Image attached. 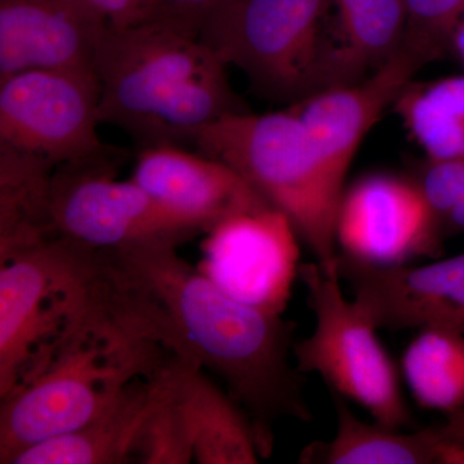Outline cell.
I'll return each mask as SVG.
<instances>
[{
  "label": "cell",
  "mask_w": 464,
  "mask_h": 464,
  "mask_svg": "<svg viewBox=\"0 0 464 464\" xmlns=\"http://www.w3.org/2000/svg\"><path fill=\"white\" fill-rule=\"evenodd\" d=\"M177 248L99 250L101 307L130 335L224 382L248 414L265 459L273 454L279 420H313L304 374L292 362L297 325L231 297Z\"/></svg>",
  "instance_id": "1"
},
{
  "label": "cell",
  "mask_w": 464,
  "mask_h": 464,
  "mask_svg": "<svg viewBox=\"0 0 464 464\" xmlns=\"http://www.w3.org/2000/svg\"><path fill=\"white\" fill-rule=\"evenodd\" d=\"M93 67L101 123L121 128L140 148L191 142L213 121L249 111L215 52L154 24L105 27Z\"/></svg>",
  "instance_id": "2"
},
{
  "label": "cell",
  "mask_w": 464,
  "mask_h": 464,
  "mask_svg": "<svg viewBox=\"0 0 464 464\" xmlns=\"http://www.w3.org/2000/svg\"><path fill=\"white\" fill-rule=\"evenodd\" d=\"M177 362L166 348L128 334L93 302L50 364L2 400L0 463L84 426L130 382L158 377Z\"/></svg>",
  "instance_id": "3"
},
{
  "label": "cell",
  "mask_w": 464,
  "mask_h": 464,
  "mask_svg": "<svg viewBox=\"0 0 464 464\" xmlns=\"http://www.w3.org/2000/svg\"><path fill=\"white\" fill-rule=\"evenodd\" d=\"M197 151L224 161L282 210L324 268H337L335 219L343 192L333 183L306 128L289 109L237 112L195 134Z\"/></svg>",
  "instance_id": "4"
},
{
  "label": "cell",
  "mask_w": 464,
  "mask_h": 464,
  "mask_svg": "<svg viewBox=\"0 0 464 464\" xmlns=\"http://www.w3.org/2000/svg\"><path fill=\"white\" fill-rule=\"evenodd\" d=\"M94 249L65 237L0 264V400L41 373L93 307Z\"/></svg>",
  "instance_id": "5"
},
{
  "label": "cell",
  "mask_w": 464,
  "mask_h": 464,
  "mask_svg": "<svg viewBox=\"0 0 464 464\" xmlns=\"http://www.w3.org/2000/svg\"><path fill=\"white\" fill-rule=\"evenodd\" d=\"M331 0H226L199 39L265 99L292 103L326 87Z\"/></svg>",
  "instance_id": "6"
},
{
  "label": "cell",
  "mask_w": 464,
  "mask_h": 464,
  "mask_svg": "<svg viewBox=\"0 0 464 464\" xmlns=\"http://www.w3.org/2000/svg\"><path fill=\"white\" fill-rule=\"evenodd\" d=\"M298 277L315 316L313 334L293 346L298 371L320 375L331 392L362 406L382 426L401 430L411 424L398 368L373 320L344 295L337 268L301 264Z\"/></svg>",
  "instance_id": "7"
},
{
  "label": "cell",
  "mask_w": 464,
  "mask_h": 464,
  "mask_svg": "<svg viewBox=\"0 0 464 464\" xmlns=\"http://www.w3.org/2000/svg\"><path fill=\"white\" fill-rule=\"evenodd\" d=\"M94 69H34L0 79V142L58 167L118 160L101 141Z\"/></svg>",
  "instance_id": "8"
},
{
  "label": "cell",
  "mask_w": 464,
  "mask_h": 464,
  "mask_svg": "<svg viewBox=\"0 0 464 464\" xmlns=\"http://www.w3.org/2000/svg\"><path fill=\"white\" fill-rule=\"evenodd\" d=\"M52 217L57 237L93 249L179 246L201 234L132 179L118 181L116 160L56 168Z\"/></svg>",
  "instance_id": "9"
},
{
  "label": "cell",
  "mask_w": 464,
  "mask_h": 464,
  "mask_svg": "<svg viewBox=\"0 0 464 464\" xmlns=\"http://www.w3.org/2000/svg\"><path fill=\"white\" fill-rule=\"evenodd\" d=\"M444 234L413 177L366 174L344 188L337 219L338 252L375 266L438 259Z\"/></svg>",
  "instance_id": "10"
},
{
  "label": "cell",
  "mask_w": 464,
  "mask_h": 464,
  "mask_svg": "<svg viewBox=\"0 0 464 464\" xmlns=\"http://www.w3.org/2000/svg\"><path fill=\"white\" fill-rule=\"evenodd\" d=\"M299 240L276 208L237 213L206 232L198 268L237 301L283 315L301 266Z\"/></svg>",
  "instance_id": "11"
},
{
  "label": "cell",
  "mask_w": 464,
  "mask_h": 464,
  "mask_svg": "<svg viewBox=\"0 0 464 464\" xmlns=\"http://www.w3.org/2000/svg\"><path fill=\"white\" fill-rule=\"evenodd\" d=\"M337 271L378 329L464 334V253L420 266L369 265L338 253Z\"/></svg>",
  "instance_id": "12"
},
{
  "label": "cell",
  "mask_w": 464,
  "mask_h": 464,
  "mask_svg": "<svg viewBox=\"0 0 464 464\" xmlns=\"http://www.w3.org/2000/svg\"><path fill=\"white\" fill-rule=\"evenodd\" d=\"M426 63L422 54L401 44L384 65L362 81L324 88L290 105L342 192L366 134Z\"/></svg>",
  "instance_id": "13"
},
{
  "label": "cell",
  "mask_w": 464,
  "mask_h": 464,
  "mask_svg": "<svg viewBox=\"0 0 464 464\" xmlns=\"http://www.w3.org/2000/svg\"><path fill=\"white\" fill-rule=\"evenodd\" d=\"M130 179L201 234L227 217L273 207L224 161L174 143L140 149Z\"/></svg>",
  "instance_id": "14"
},
{
  "label": "cell",
  "mask_w": 464,
  "mask_h": 464,
  "mask_svg": "<svg viewBox=\"0 0 464 464\" xmlns=\"http://www.w3.org/2000/svg\"><path fill=\"white\" fill-rule=\"evenodd\" d=\"M105 27L81 0H0V79L34 69H94Z\"/></svg>",
  "instance_id": "15"
},
{
  "label": "cell",
  "mask_w": 464,
  "mask_h": 464,
  "mask_svg": "<svg viewBox=\"0 0 464 464\" xmlns=\"http://www.w3.org/2000/svg\"><path fill=\"white\" fill-rule=\"evenodd\" d=\"M181 362L158 377L137 378L84 426L18 451L8 464H127L146 418Z\"/></svg>",
  "instance_id": "16"
},
{
  "label": "cell",
  "mask_w": 464,
  "mask_h": 464,
  "mask_svg": "<svg viewBox=\"0 0 464 464\" xmlns=\"http://www.w3.org/2000/svg\"><path fill=\"white\" fill-rule=\"evenodd\" d=\"M174 392L190 427L195 463L257 464L262 459L248 414L207 372L183 365Z\"/></svg>",
  "instance_id": "17"
},
{
  "label": "cell",
  "mask_w": 464,
  "mask_h": 464,
  "mask_svg": "<svg viewBox=\"0 0 464 464\" xmlns=\"http://www.w3.org/2000/svg\"><path fill=\"white\" fill-rule=\"evenodd\" d=\"M337 38L326 54V87L355 83L387 63L404 42L406 0H331Z\"/></svg>",
  "instance_id": "18"
},
{
  "label": "cell",
  "mask_w": 464,
  "mask_h": 464,
  "mask_svg": "<svg viewBox=\"0 0 464 464\" xmlns=\"http://www.w3.org/2000/svg\"><path fill=\"white\" fill-rule=\"evenodd\" d=\"M47 159L0 142V264L54 237Z\"/></svg>",
  "instance_id": "19"
},
{
  "label": "cell",
  "mask_w": 464,
  "mask_h": 464,
  "mask_svg": "<svg viewBox=\"0 0 464 464\" xmlns=\"http://www.w3.org/2000/svg\"><path fill=\"white\" fill-rule=\"evenodd\" d=\"M332 393L337 430L329 441H314L302 450L304 464H436L435 427L411 433L356 417L347 399Z\"/></svg>",
  "instance_id": "20"
},
{
  "label": "cell",
  "mask_w": 464,
  "mask_h": 464,
  "mask_svg": "<svg viewBox=\"0 0 464 464\" xmlns=\"http://www.w3.org/2000/svg\"><path fill=\"white\" fill-rule=\"evenodd\" d=\"M402 375L418 405L451 415L464 408V334L422 329L406 347Z\"/></svg>",
  "instance_id": "21"
},
{
  "label": "cell",
  "mask_w": 464,
  "mask_h": 464,
  "mask_svg": "<svg viewBox=\"0 0 464 464\" xmlns=\"http://www.w3.org/2000/svg\"><path fill=\"white\" fill-rule=\"evenodd\" d=\"M174 371L166 392L151 409L134 447L133 463L188 464L194 462L190 427L174 392L179 369Z\"/></svg>",
  "instance_id": "22"
},
{
  "label": "cell",
  "mask_w": 464,
  "mask_h": 464,
  "mask_svg": "<svg viewBox=\"0 0 464 464\" xmlns=\"http://www.w3.org/2000/svg\"><path fill=\"white\" fill-rule=\"evenodd\" d=\"M392 106L426 159L442 160L464 155V127L424 99L417 83L406 85Z\"/></svg>",
  "instance_id": "23"
},
{
  "label": "cell",
  "mask_w": 464,
  "mask_h": 464,
  "mask_svg": "<svg viewBox=\"0 0 464 464\" xmlns=\"http://www.w3.org/2000/svg\"><path fill=\"white\" fill-rule=\"evenodd\" d=\"M411 177L429 201L444 237L463 234L464 155L442 160L426 159Z\"/></svg>",
  "instance_id": "24"
},
{
  "label": "cell",
  "mask_w": 464,
  "mask_h": 464,
  "mask_svg": "<svg viewBox=\"0 0 464 464\" xmlns=\"http://www.w3.org/2000/svg\"><path fill=\"white\" fill-rule=\"evenodd\" d=\"M402 44L435 60L450 48L451 34L464 18V0H406Z\"/></svg>",
  "instance_id": "25"
},
{
  "label": "cell",
  "mask_w": 464,
  "mask_h": 464,
  "mask_svg": "<svg viewBox=\"0 0 464 464\" xmlns=\"http://www.w3.org/2000/svg\"><path fill=\"white\" fill-rule=\"evenodd\" d=\"M226 0H150L142 23L167 27L199 38L208 18Z\"/></svg>",
  "instance_id": "26"
},
{
  "label": "cell",
  "mask_w": 464,
  "mask_h": 464,
  "mask_svg": "<svg viewBox=\"0 0 464 464\" xmlns=\"http://www.w3.org/2000/svg\"><path fill=\"white\" fill-rule=\"evenodd\" d=\"M417 85L432 106L464 127V75Z\"/></svg>",
  "instance_id": "27"
},
{
  "label": "cell",
  "mask_w": 464,
  "mask_h": 464,
  "mask_svg": "<svg viewBox=\"0 0 464 464\" xmlns=\"http://www.w3.org/2000/svg\"><path fill=\"white\" fill-rule=\"evenodd\" d=\"M99 20L109 27H127L141 24L150 0H81Z\"/></svg>",
  "instance_id": "28"
},
{
  "label": "cell",
  "mask_w": 464,
  "mask_h": 464,
  "mask_svg": "<svg viewBox=\"0 0 464 464\" xmlns=\"http://www.w3.org/2000/svg\"><path fill=\"white\" fill-rule=\"evenodd\" d=\"M436 464H464V444L441 438L438 433Z\"/></svg>",
  "instance_id": "29"
},
{
  "label": "cell",
  "mask_w": 464,
  "mask_h": 464,
  "mask_svg": "<svg viewBox=\"0 0 464 464\" xmlns=\"http://www.w3.org/2000/svg\"><path fill=\"white\" fill-rule=\"evenodd\" d=\"M435 429L441 438L464 444V408L457 413L448 415L447 420Z\"/></svg>",
  "instance_id": "30"
},
{
  "label": "cell",
  "mask_w": 464,
  "mask_h": 464,
  "mask_svg": "<svg viewBox=\"0 0 464 464\" xmlns=\"http://www.w3.org/2000/svg\"><path fill=\"white\" fill-rule=\"evenodd\" d=\"M450 48H453L459 60L464 63V18L451 34Z\"/></svg>",
  "instance_id": "31"
}]
</instances>
